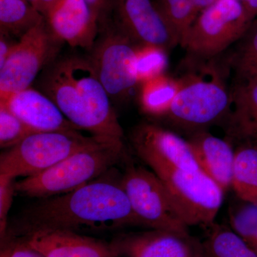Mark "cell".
Instances as JSON below:
<instances>
[{
  "instance_id": "1",
  "label": "cell",
  "mask_w": 257,
  "mask_h": 257,
  "mask_svg": "<svg viewBox=\"0 0 257 257\" xmlns=\"http://www.w3.org/2000/svg\"><path fill=\"white\" fill-rule=\"evenodd\" d=\"M121 179L105 173L72 192L42 198L12 219L2 243L45 230L77 232L143 226L132 209Z\"/></svg>"
},
{
  "instance_id": "2",
  "label": "cell",
  "mask_w": 257,
  "mask_h": 257,
  "mask_svg": "<svg viewBox=\"0 0 257 257\" xmlns=\"http://www.w3.org/2000/svg\"><path fill=\"white\" fill-rule=\"evenodd\" d=\"M37 84L39 90L50 98L79 130L93 136L123 138L110 97L89 57H57L42 71Z\"/></svg>"
},
{
  "instance_id": "3",
  "label": "cell",
  "mask_w": 257,
  "mask_h": 257,
  "mask_svg": "<svg viewBox=\"0 0 257 257\" xmlns=\"http://www.w3.org/2000/svg\"><path fill=\"white\" fill-rule=\"evenodd\" d=\"M127 159L122 139L107 138L39 175L19 181L15 189L25 197L42 199L60 195L95 180Z\"/></svg>"
},
{
  "instance_id": "4",
  "label": "cell",
  "mask_w": 257,
  "mask_h": 257,
  "mask_svg": "<svg viewBox=\"0 0 257 257\" xmlns=\"http://www.w3.org/2000/svg\"><path fill=\"white\" fill-rule=\"evenodd\" d=\"M107 138H111L84 136L77 130L32 134L2 153L0 175L15 179L39 175L76 152Z\"/></svg>"
},
{
  "instance_id": "5",
  "label": "cell",
  "mask_w": 257,
  "mask_h": 257,
  "mask_svg": "<svg viewBox=\"0 0 257 257\" xmlns=\"http://www.w3.org/2000/svg\"><path fill=\"white\" fill-rule=\"evenodd\" d=\"M253 21L241 0H217L199 15L180 45L191 59L208 60L239 41Z\"/></svg>"
},
{
  "instance_id": "6",
  "label": "cell",
  "mask_w": 257,
  "mask_h": 257,
  "mask_svg": "<svg viewBox=\"0 0 257 257\" xmlns=\"http://www.w3.org/2000/svg\"><path fill=\"white\" fill-rule=\"evenodd\" d=\"M182 86L164 117L190 135L224 121L231 105V92L214 74L211 79L197 76L182 78Z\"/></svg>"
},
{
  "instance_id": "7",
  "label": "cell",
  "mask_w": 257,
  "mask_h": 257,
  "mask_svg": "<svg viewBox=\"0 0 257 257\" xmlns=\"http://www.w3.org/2000/svg\"><path fill=\"white\" fill-rule=\"evenodd\" d=\"M99 36L88 56L111 101L128 99L139 87L135 45L108 18L99 26Z\"/></svg>"
},
{
  "instance_id": "8",
  "label": "cell",
  "mask_w": 257,
  "mask_h": 257,
  "mask_svg": "<svg viewBox=\"0 0 257 257\" xmlns=\"http://www.w3.org/2000/svg\"><path fill=\"white\" fill-rule=\"evenodd\" d=\"M121 182L132 209L143 226L188 234L189 226L179 215L165 184L155 172L128 164Z\"/></svg>"
},
{
  "instance_id": "9",
  "label": "cell",
  "mask_w": 257,
  "mask_h": 257,
  "mask_svg": "<svg viewBox=\"0 0 257 257\" xmlns=\"http://www.w3.org/2000/svg\"><path fill=\"white\" fill-rule=\"evenodd\" d=\"M62 44L50 31L45 18L24 35L0 68V99L31 87L57 58Z\"/></svg>"
},
{
  "instance_id": "10",
  "label": "cell",
  "mask_w": 257,
  "mask_h": 257,
  "mask_svg": "<svg viewBox=\"0 0 257 257\" xmlns=\"http://www.w3.org/2000/svg\"><path fill=\"white\" fill-rule=\"evenodd\" d=\"M165 184L185 224H214L221 207L224 191L202 170H160L155 172Z\"/></svg>"
},
{
  "instance_id": "11",
  "label": "cell",
  "mask_w": 257,
  "mask_h": 257,
  "mask_svg": "<svg viewBox=\"0 0 257 257\" xmlns=\"http://www.w3.org/2000/svg\"><path fill=\"white\" fill-rule=\"evenodd\" d=\"M111 22L137 46L152 45L168 51L179 40L156 2L111 0Z\"/></svg>"
},
{
  "instance_id": "12",
  "label": "cell",
  "mask_w": 257,
  "mask_h": 257,
  "mask_svg": "<svg viewBox=\"0 0 257 257\" xmlns=\"http://www.w3.org/2000/svg\"><path fill=\"white\" fill-rule=\"evenodd\" d=\"M130 140L138 156L154 172L201 170L188 141L160 125L147 122L137 125Z\"/></svg>"
},
{
  "instance_id": "13",
  "label": "cell",
  "mask_w": 257,
  "mask_h": 257,
  "mask_svg": "<svg viewBox=\"0 0 257 257\" xmlns=\"http://www.w3.org/2000/svg\"><path fill=\"white\" fill-rule=\"evenodd\" d=\"M110 246L117 257H208L203 243L189 233L165 230L124 235Z\"/></svg>"
},
{
  "instance_id": "14",
  "label": "cell",
  "mask_w": 257,
  "mask_h": 257,
  "mask_svg": "<svg viewBox=\"0 0 257 257\" xmlns=\"http://www.w3.org/2000/svg\"><path fill=\"white\" fill-rule=\"evenodd\" d=\"M44 18L60 41L92 50L99 32V20L86 0H57Z\"/></svg>"
},
{
  "instance_id": "15",
  "label": "cell",
  "mask_w": 257,
  "mask_h": 257,
  "mask_svg": "<svg viewBox=\"0 0 257 257\" xmlns=\"http://www.w3.org/2000/svg\"><path fill=\"white\" fill-rule=\"evenodd\" d=\"M0 105L39 133L80 130L64 116L50 98L32 87L0 99Z\"/></svg>"
},
{
  "instance_id": "16",
  "label": "cell",
  "mask_w": 257,
  "mask_h": 257,
  "mask_svg": "<svg viewBox=\"0 0 257 257\" xmlns=\"http://www.w3.org/2000/svg\"><path fill=\"white\" fill-rule=\"evenodd\" d=\"M231 91V105L224 121L231 145L257 150V78L237 79Z\"/></svg>"
},
{
  "instance_id": "17",
  "label": "cell",
  "mask_w": 257,
  "mask_h": 257,
  "mask_svg": "<svg viewBox=\"0 0 257 257\" xmlns=\"http://www.w3.org/2000/svg\"><path fill=\"white\" fill-rule=\"evenodd\" d=\"M23 241L43 257H117L110 244L69 230L39 231Z\"/></svg>"
},
{
  "instance_id": "18",
  "label": "cell",
  "mask_w": 257,
  "mask_h": 257,
  "mask_svg": "<svg viewBox=\"0 0 257 257\" xmlns=\"http://www.w3.org/2000/svg\"><path fill=\"white\" fill-rule=\"evenodd\" d=\"M187 141L200 170L227 192L231 188L234 165L231 144L205 130L192 134Z\"/></svg>"
},
{
  "instance_id": "19",
  "label": "cell",
  "mask_w": 257,
  "mask_h": 257,
  "mask_svg": "<svg viewBox=\"0 0 257 257\" xmlns=\"http://www.w3.org/2000/svg\"><path fill=\"white\" fill-rule=\"evenodd\" d=\"M182 86V79L172 78L165 74L142 83L138 95L140 109L148 116L163 118Z\"/></svg>"
},
{
  "instance_id": "20",
  "label": "cell",
  "mask_w": 257,
  "mask_h": 257,
  "mask_svg": "<svg viewBox=\"0 0 257 257\" xmlns=\"http://www.w3.org/2000/svg\"><path fill=\"white\" fill-rule=\"evenodd\" d=\"M44 20L28 0H0V32L21 38Z\"/></svg>"
},
{
  "instance_id": "21",
  "label": "cell",
  "mask_w": 257,
  "mask_h": 257,
  "mask_svg": "<svg viewBox=\"0 0 257 257\" xmlns=\"http://www.w3.org/2000/svg\"><path fill=\"white\" fill-rule=\"evenodd\" d=\"M241 200L257 204V150L248 146L235 148L232 184Z\"/></svg>"
},
{
  "instance_id": "22",
  "label": "cell",
  "mask_w": 257,
  "mask_h": 257,
  "mask_svg": "<svg viewBox=\"0 0 257 257\" xmlns=\"http://www.w3.org/2000/svg\"><path fill=\"white\" fill-rule=\"evenodd\" d=\"M217 0H156V3L178 37L179 45L204 10Z\"/></svg>"
},
{
  "instance_id": "23",
  "label": "cell",
  "mask_w": 257,
  "mask_h": 257,
  "mask_svg": "<svg viewBox=\"0 0 257 257\" xmlns=\"http://www.w3.org/2000/svg\"><path fill=\"white\" fill-rule=\"evenodd\" d=\"M209 227V234L202 243L208 257H257L252 248L231 227L215 223Z\"/></svg>"
},
{
  "instance_id": "24",
  "label": "cell",
  "mask_w": 257,
  "mask_h": 257,
  "mask_svg": "<svg viewBox=\"0 0 257 257\" xmlns=\"http://www.w3.org/2000/svg\"><path fill=\"white\" fill-rule=\"evenodd\" d=\"M232 64L238 79L257 78V19L240 39Z\"/></svg>"
},
{
  "instance_id": "25",
  "label": "cell",
  "mask_w": 257,
  "mask_h": 257,
  "mask_svg": "<svg viewBox=\"0 0 257 257\" xmlns=\"http://www.w3.org/2000/svg\"><path fill=\"white\" fill-rule=\"evenodd\" d=\"M167 51L152 45L137 46L136 69L139 85L165 74L168 66Z\"/></svg>"
},
{
  "instance_id": "26",
  "label": "cell",
  "mask_w": 257,
  "mask_h": 257,
  "mask_svg": "<svg viewBox=\"0 0 257 257\" xmlns=\"http://www.w3.org/2000/svg\"><path fill=\"white\" fill-rule=\"evenodd\" d=\"M39 133L23 122L4 106L0 105V147L10 149L32 134Z\"/></svg>"
},
{
  "instance_id": "27",
  "label": "cell",
  "mask_w": 257,
  "mask_h": 257,
  "mask_svg": "<svg viewBox=\"0 0 257 257\" xmlns=\"http://www.w3.org/2000/svg\"><path fill=\"white\" fill-rule=\"evenodd\" d=\"M241 201L229 211L230 226L248 243L257 230V204Z\"/></svg>"
},
{
  "instance_id": "28",
  "label": "cell",
  "mask_w": 257,
  "mask_h": 257,
  "mask_svg": "<svg viewBox=\"0 0 257 257\" xmlns=\"http://www.w3.org/2000/svg\"><path fill=\"white\" fill-rule=\"evenodd\" d=\"M15 179L8 176L0 175V236L1 243L8 234V215L13 202L15 189Z\"/></svg>"
},
{
  "instance_id": "29",
  "label": "cell",
  "mask_w": 257,
  "mask_h": 257,
  "mask_svg": "<svg viewBox=\"0 0 257 257\" xmlns=\"http://www.w3.org/2000/svg\"><path fill=\"white\" fill-rule=\"evenodd\" d=\"M0 257H43L23 241H9L3 244Z\"/></svg>"
},
{
  "instance_id": "30",
  "label": "cell",
  "mask_w": 257,
  "mask_h": 257,
  "mask_svg": "<svg viewBox=\"0 0 257 257\" xmlns=\"http://www.w3.org/2000/svg\"><path fill=\"white\" fill-rule=\"evenodd\" d=\"M86 2L99 18L100 26L109 18L111 0H86Z\"/></svg>"
},
{
  "instance_id": "31",
  "label": "cell",
  "mask_w": 257,
  "mask_h": 257,
  "mask_svg": "<svg viewBox=\"0 0 257 257\" xmlns=\"http://www.w3.org/2000/svg\"><path fill=\"white\" fill-rule=\"evenodd\" d=\"M14 37L0 32V68L4 65L5 62L14 48L18 42L14 41Z\"/></svg>"
},
{
  "instance_id": "32",
  "label": "cell",
  "mask_w": 257,
  "mask_h": 257,
  "mask_svg": "<svg viewBox=\"0 0 257 257\" xmlns=\"http://www.w3.org/2000/svg\"><path fill=\"white\" fill-rule=\"evenodd\" d=\"M43 16L53 6L57 0H28Z\"/></svg>"
},
{
  "instance_id": "33",
  "label": "cell",
  "mask_w": 257,
  "mask_h": 257,
  "mask_svg": "<svg viewBox=\"0 0 257 257\" xmlns=\"http://www.w3.org/2000/svg\"><path fill=\"white\" fill-rule=\"evenodd\" d=\"M248 245L250 247L252 248L253 251H254L257 254V230L254 235H253L252 239L248 242Z\"/></svg>"
}]
</instances>
